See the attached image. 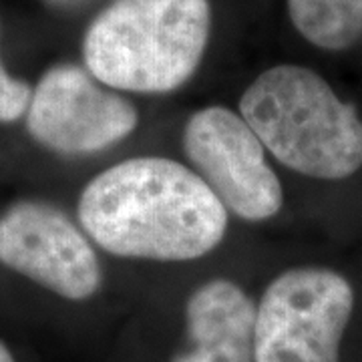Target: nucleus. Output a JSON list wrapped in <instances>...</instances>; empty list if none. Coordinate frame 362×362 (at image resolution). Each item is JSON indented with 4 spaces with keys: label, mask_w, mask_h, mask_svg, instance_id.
I'll return each instance as SVG.
<instances>
[{
    "label": "nucleus",
    "mask_w": 362,
    "mask_h": 362,
    "mask_svg": "<svg viewBox=\"0 0 362 362\" xmlns=\"http://www.w3.org/2000/svg\"><path fill=\"white\" fill-rule=\"evenodd\" d=\"M78 221L119 258L187 262L220 246L228 209L195 171L165 157H133L85 185Z\"/></svg>",
    "instance_id": "obj_1"
},
{
    "label": "nucleus",
    "mask_w": 362,
    "mask_h": 362,
    "mask_svg": "<svg viewBox=\"0 0 362 362\" xmlns=\"http://www.w3.org/2000/svg\"><path fill=\"white\" fill-rule=\"evenodd\" d=\"M209 30V0H113L87 28L83 59L109 89L171 93L195 75Z\"/></svg>",
    "instance_id": "obj_2"
},
{
    "label": "nucleus",
    "mask_w": 362,
    "mask_h": 362,
    "mask_svg": "<svg viewBox=\"0 0 362 362\" xmlns=\"http://www.w3.org/2000/svg\"><path fill=\"white\" fill-rule=\"evenodd\" d=\"M240 115L286 168L344 180L362 168V119L308 66L276 65L242 95Z\"/></svg>",
    "instance_id": "obj_3"
},
{
    "label": "nucleus",
    "mask_w": 362,
    "mask_h": 362,
    "mask_svg": "<svg viewBox=\"0 0 362 362\" xmlns=\"http://www.w3.org/2000/svg\"><path fill=\"white\" fill-rule=\"evenodd\" d=\"M354 310L350 282L328 268H292L274 278L256 308L254 362H340Z\"/></svg>",
    "instance_id": "obj_4"
},
{
    "label": "nucleus",
    "mask_w": 362,
    "mask_h": 362,
    "mask_svg": "<svg viewBox=\"0 0 362 362\" xmlns=\"http://www.w3.org/2000/svg\"><path fill=\"white\" fill-rule=\"evenodd\" d=\"M183 151L226 209L242 220H270L282 209V183L240 113L220 105L195 111L183 129Z\"/></svg>",
    "instance_id": "obj_5"
},
{
    "label": "nucleus",
    "mask_w": 362,
    "mask_h": 362,
    "mask_svg": "<svg viewBox=\"0 0 362 362\" xmlns=\"http://www.w3.org/2000/svg\"><path fill=\"white\" fill-rule=\"evenodd\" d=\"M139 123L135 105L105 89L77 65L49 69L33 90L26 127L35 141L61 156H89L129 137Z\"/></svg>",
    "instance_id": "obj_6"
},
{
    "label": "nucleus",
    "mask_w": 362,
    "mask_h": 362,
    "mask_svg": "<svg viewBox=\"0 0 362 362\" xmlns=\"http://www.w3.org/2000/svg\"><path fill=\"white\" fill-rule=\"evenodd\" d=\"M0 262L73 302L101 288V264L85 232L63 209L25 199L0 218Z\"/></svg>",
    "instance_id": "obj_7"
},
{
    "label": "nucleus",
    "mask_w": 362,
    "mask_h": 362,
    "mask_svg": "<svg viewBox=\"0 0 362 362\" xmlns=\"http://www.w3.org/2000/svg\"><path fill=\"white\" fill-rule=\"evenodd\" d=\"M187 346L169 362H254L256 306L226 278L202 284L185 304Z\"/></svg>",
    "instance_id": "obj_8"
},
{
    "label": "nucleus",
    "mask_w": 362,
    "mask_h": 362,
    "mask_svg": "<svg viewBox=\"0 0 362 362\" xmlns=\"http://www.w3.org/2000/svg\"><path fill=\"white\" fill-rule=\"evenodd\" d=\"M298 33L324 51H344L362 37V0H286Z\"/></svg>",
    "instance_id": "obj_9"
},
{
    "label": "nucleus",
    "mask_w": 362,
    "mask_h": 362,
    "mask_svg": "<svg viewBox=\"0 0 362 362\" xmlns=\"http://www.w3.org/2000/svg\"><path fill=\"white\" fill-rule=\"evenodd\" d=\"M33 89L28 83L14 78L0 61V121L11 123L26 115L30 105Z\"/></svg>",
    "instance_id": "obj_10"
},
{
    "label": "nucleus",
    "mask_w": 362,
    "mask_h": 362,
    "mask_svg": "<svg viewBox=\"0 0 362 362\" xmlns=\"http://www.w3.org/2000/svg\"><path fill=\"white\" fill-rule=\"evenodd\" d=\"M0 362H14V356L2 340H0Z\"/></svg>",
    "instance_id": "obj_11"
}]
</instances>
